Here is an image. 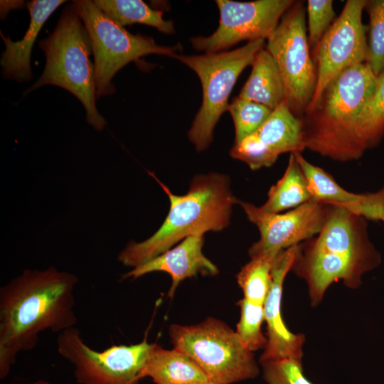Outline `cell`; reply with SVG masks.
Listing matches in <instances>:
<instances>
[{"instance_id":"cell-28","label":"cell","mask_w":384,"mask_h":384,"mask_svg":"<svg viewBox=\"0 0 384 384\" xmlns=\"http://www.w3.org/2000/svg\"><path fill=\"white\" fill-rule=\"evenodd\" d=\"M260 363L267 384H312L304 375L302 360L285 358Z\"/></svg>"},{"instance_id":"cell-21","label":"cell","mask_w":384,"mask_h":384,"mask_svg":"<svg viewBox=\"0 0 384 384\" xmlns=\"http://www.w3.org/2000/svg\"><path fill=\"white\" fill-rule=\"evenodd\" d=\"M95 5L111 20L124 27L142 23L160 32H175L174 22L163 18L162 11L151 9L141 0H95Z\"/></svg>"},{"instance_id":"cell-20","label":"cell","mask_w":384,"mask_h":384,"mask_svg":"<svg viewBox=\"0 0 384 384\" xmlns=\"http://www.w3.org/2000/svg\"><path fill=\"white\" fill-rule=\"evenodd\" d=\"M267 200L260 207L266 213H279L312 199L306 178L293 153L282 177L269 190Z\"/></svg>"},{"instance_id":"cell-5","label":"cell","mask_w":384,"mask_h":384,"mask_svg":"<svg viewBox=\"0 0 384 384\" xmlns=\"http://www.w3.org/2000/svg\"><path fill=\"white\" fill-rule=\"evenodd\" d=\"M39 48L46 55L43 73L23 95L46 85L60 87L74 95L86 111L87 122L102 130L106 119L96 107L92 52L87 31L73 4L63 10L53 31L40 40Z\"/></svg>"},{"instance_id":"cell-33","label":"cell","mask_w":384,"mask_h":384,"mask_svg":"<svg viewBox=\"0 0 384 384\" xmlns=\"http://www.w3.org/2000/svg\"><path fill=\"white\" fill-rule=\"evenodd\" d=\"M189 384H219V383H217L211 381V380H208V381H205V382L194 383H189Z\"/></svg>"},{"instance_id":"cell-6","label":"cell","mask_w":384,"mask_h":384,"mask_svg":"<svg viewBox=\"0 0 384 384\" xmlns=\"http://www.w3.org/2000/svg\"><path fill=\"white\" fill-rule=\"evenodd\" d=\"M265 39L249 41L230 51L185 55L175 58L198 75L202 85L203 100L188 132L190 142L198 151L208 147L213 130L222 114L228 110V99L242 70L252 65L257 53L263 48Z\"/></svg>"},{"instance_id":"cell-3","label":"cell","mask_w":384,"mask_h":384,"mask_svg":"<svg viewBox=\"0 0 384 384\" xmlns=\"http://www.w3.org/2000/svg\"><path fill=\"white\" fill-rule=\"evenodd\" d=\"M168 196L170 208L159 230L140 242H130L119 253L118 260L136 267L161 255L178 241L196 233L218 232L230 224L232 208L238 202L225 175H198L185 195L174 194L152 172H148Z\"/></svg>"},{"instance_id":"cell-22","label":"cell","mask_w":384,"mask_h":384,"mask_svg":"<svg viewBox=\"0 0 384 384\" xmlns=\"http://www.w3.org/2000/svg\"><path fill=\"white\" fill-rule=\"evenodd\" d=\"M293 154L306 178L312 199L327 204L338 205L360 199L361 194L343 188L329 173L306 160L301 152Z\"/></svg>"},{"instance_id":"cell-32","label":"cell","mask_w":384,"mask_h":384,"mask_svg":"<svg viewBox=\"0 0 384 384\" xmlns=\"http://www.w3.org/2000/svg\"><path fill=\"white\" fill-rule=\"evenodd\" d=\"M27 384H52V383H49L48 381H46V380H36V381H33V382H31V383H28Z\"/></svg>"},{"instance_id":"cell-7","label":"cell","mask_w":384,"mask_h":384,"mask_svg":"<svg viewBox=\"0 0 384 384\" xmlns=\"http://www.w3.org/2000/svg\"><path fill=\"white\" fill-rule=\"evenodd\" d=\"M169 334L174 348L191 358L211 381L231 384L259 373L252 352L222 321L209 317L193 325L172 324Z\"/></svg>"},{"instance_id":"cell-10","label":"cell","mask_w":384,"mask_h":384,"mask_svg":"<svg viewBox=\"0 0 384 384\" xmlns=\"http://www.w3.org/2000/svg\"><path fill=\"white\" fill-rule=\"evenodd\" d=\"M154 343L146 339L132 345H114L97 351L87 346L78 329L59 333L58 352L74 367L79 384H139Z\"/></svg>"},{"instance_id":"cell-15","label":"cell","mask_w":384,"mask_h":384,"mask_svg":"<svg viewBox=\"0 0 384 384\" xmlns=\"http://www.w3.org/2000/svg\"><path fill=\"white\" fill-rule=\"evenodd\" d=\"M298 245L282 250L277 255L271 270L272 283L263 304L267 323V344L260 356V363L285 358L302 360L303 334H294L285 326L281 315L283 283L292 269Z\"/></svg>"},{"instance_id":"cell-25","label":"cell","mask_w":384,"mask_h":384,"mask_svg":"<svg viewBox=\"0 0 384 384\" xmlns=\"http://www.w3.org/2000/svg\"><path fill=\"white\" fill-rule=\"evenodd\" d=\"M237 304L240 309V319L235 332L241 343L251 352L265 348L267 339L261 329L265 320L263 304H255L244 298Z\"/></svg>"},{"instance_id":"cell-24","label":"cell","mask_w":384,"mask_h":384,"mask_svg":"<svg viewBox=\"0 0 384 384\" xmlns=\"http://www.w3.org/2000/svg\"><path fill=\"white\" fill-rule=\"evenodd\" d=\"M358 128L367 149L375 146L384 134V70L377 76L374 91L361 112Z\"/></svg>"},{"instance_id":"cell-1","label":"cell","mask_w":384,"mask_h":384,"mask_svg":"<svg viewBox=\"0 0 384 384\" xmlns=\"http://www.w3.org/2000/svg\"><path fill=\"white\" fill-rule=\"evenodd\" d=\"M78 281L54 267L24 270L0 289V378L18 354L34 348L43 331L60 333L75 327L74 289Z\"/></svg>"},{"instance_id":"cell-27","label":"cell","mask_w":384,"mask_h":384,"mask_svg":"<svg viewBox=\"0 0 384 384\" xmlns=\"http://www.w3.org/2000/svg\"><path fill=\"white\" fill-rule=\"evenodd\" d=\"M369 40L366 63L378 76L384 70V0L368 1Z\"/></svg>"},{"instance_id":"cell-19","label":"cell","mask_w":384,"mask_h":384,"mask_svg":"<svg viewBox=\"0 0 384 384\" xmlns=\"http://www.w3.org/2000/svg\"><path fill=\"white\" fill-rule=\"evenodd\" d=\"M238 97L262 104L272 110L285 100L284 82L277 65L267 49L260 50Z\"/></svg>"},{"instance_id":"cell-4","label":"cell","mask_w":384,"mask_h":384,"mask_svg":"<svg viewBox=\"0 0 384 384\" xmlns=\"http://www.w3.org/2000/svg\"><path fill=\"white\" fill-rule=\"evenodd\" d=\"M376 80L366 63L351 66L333 79L314 108L301 119L305 149L338 161L362 156L367 148L358 119Z\"/></svg>"},{"instance_id":"cell-14","label":"cell","mask_w":384,"mask_h":384,"mask_svg":"<svg viewBox=\"0 0 384 384\" xmlns=\"http://www.w3.org/2000/svg\"><path fill=\"white\" fill-rule=\"evenodd\" d=\"M304 149L302 121L284 100L255 132L234 144L230 156L257 170L271 166L282 154Z\"/></svg>"},{"instance_id":"cell-29","label":"cell","mask_w":384,"mask_h":384,"mask_svg":"<svg viewBox=\"0 0 384 384\" xmlns=\"http://www.w3.org/2000/svg\"><path fill=\"white\" fill-rule=\"evenodd\" d=\"M309 44L316 48L335 16L331 0H308Z\"/></svg>"},{"instance_id":"cell-12","label":"cell","mask_w":384,"mask_h":384,"mask_svg":"<svg viewBox=\"0 0 384 384\" xmlns=\"http://www.w3.org/2000/svg\"><path fill=\"white\" fill-rule=\"evenodd\" d=\"M215 3L220 12L218 28L208 36L193 37L190 40L193 48L198 51L218 53L241 41L267 40L294 1L217 0Z\"/></svg>"},{"instance_id":"cell-31","label":"cell","mask_w":384,"mask_h":384,"mask_svg":"<svg viewBox=\"0 0 384 384\" xmlns=\"http://www.w3.org/2000/svg\"><path fill=\"white\" fill-rule=\"evenodd\" d=\"M25 5L23 1H1V16L4 18L12 9H18Z\"/></svg>"},{"instance_id":"cell-26","label":"cell","mask_w":384,"mask_h":384,"mask_svg":"<svg viewBox=\"0 0 384 384\" xmlns=\"http://www.w3.org/2000/svg\"><path fill=\"white\" fill-rule=\"evenodd\" d=\"M235 125V144L255 132L270 117L269 107L247 100L235 97L228 109Z\"/></svg>"},{"instance_id":"cell-18","label":"cell","mask_w":384,"mask_h":384,"mask_svg":"<svg viewBox=\"0 0 384 384\" xmlns=\"http://www.w3.org/2000/svg\"><path fill=\"white\" fill-rule=\"evenodd\" d=\"M139 377H149L156 384H189L210 380L186 354L175 348L164 349L156 343H154Z\"/></svg>"},{"instance_id":"cell-30","label":"cell","mask_w":384,"mask_h":384,"mask_svg":"<svg viewBox=\"0 0 384 384\" xmlns=\"http://www.w3.org/2000/svg\"><path fill=\"white\" fill-rule=\"evenodd\" d=\"M341 206L366 220L383 222L384 187L375 193L361 194L358 201Z\"/></svg>"},{"instance_id":"cell-9","label":"cell","mask_w":384,"mask_h":384,"mask_svg":"<svg viewBox=\"0 0 384 384\" xmlns=\"http://www.w3.org/2000/svg\"><path fill=\"white\" fill-rule=\"evenodd\" d=\"M280 72L285 101L294 114L306 112L316 85V71L309 54L305 10L293 5L267 38V48Z\"/></svg>"},{"instance_id":"cell-2","label":"cell","mask_w":384,"mask_h":384,"mask_svg":"<svg viewBox=\"0 0 384 384\" xmlns=\"http://www.w3.org/2000/svg\"><path fill=\"white\" fill-rule=\"evenodd\" d=\"M329 205L320 232L298 244L292 269L306 281L314 306L333 282L342 280L355 289L361 283L362 275L381 262L369 240L366 219L341 205Z\"/></svg>"},{"instance_id":"cell-8","label":"cell","mask_w":384,"mask_h":384,"mask_svg":"<svg viewBox=\"0 0 384 384\" xmlns=\"http://www.w3.org/2000/svg\"><path fill=\"white\" fill-rule=\"evenodd\" d=\"M72 4L91 41L97 100L115 92L112 80L129 63L149 54L171 56L180 48V45L159 46L151 37L128 32L107 17L93 1L75 0Z\"/></svg>"},{"instance_id":"cell-23","label":"cell","mask_w":384,"mask_h":384,"mask_svg":"<svg viewBox=\"0 0 384 384\" xmlns=\"http://www.w3.org/2000/svg\"><path fill=\"white\" fill-rule=\"evenodd\" d=\"M278 253L251 257V260L242 267L236 278L244 299L264 304L271 287L272 267Z\"/></svg>"},{"instance_id":"cell-17","label":"cell","mask_w":384,"mask_h":384,"mask_svg":"<svg viewBox=\"0 0 384 384\" xmlns=\"http://www.w3.org/2000/svg\"><path fill=\"white\" fill-rule=\"evenodd\" d=\"M64 0H33L26 4L30 14V23L23 38L13 41L0 33L5 44L0 60L2 76L18 82L29 81L33 78L31 56L37 36L44 23Z\"/></svg>"},{"instance_id":"cell-13","label":"cell","mask_w":384,"mask_h":384,"mask_svg":"<svg viewBox=\"0 0 384 384\" xmlns=\"http://www.w3.org/2000/svg\"><path fill=\"white\" fill-rule=\"evenodd\" d=\"M248 220L260 231V240L249 249L250 257L278 253L316 235L325 221L329 205L314 199L284 213H270L240 202Z\"/></svg>"},{"instance_id":"cell-16","label":"cell","mask_w":384,"mask_h":384,"mask_svg":"<svg viewBox=\"0 0 384 384\" xmlns=\"http://www.w3.org/2000/svg\"><path fill=\"white\" fill-rule=\"evenodd\" d=\"M204 234L196 233L183 239L178 245L152 260L134 267L123 278L137 279L144 274L164 272L170 274L172 282L168 296H174L180 282L186 278L203 275H215L217 267L203 253Z\"/></svg>"},{"instance_id":"cell-11","label":"cell","mask_w":384,"mask_h":384,"mask_svg":"<svg viewBox=\"0 0 384 384\" xmlns=\"http://www.w3.org/2000/svg\"><path fill=\"white\" fill-rule=\"evenodd\" d=\"M367 2L348 0L316 48V85L305 113L314 108L333 79L346 69L366 63L368 44L362 13Z\"/></svg>"}]
</instances>
